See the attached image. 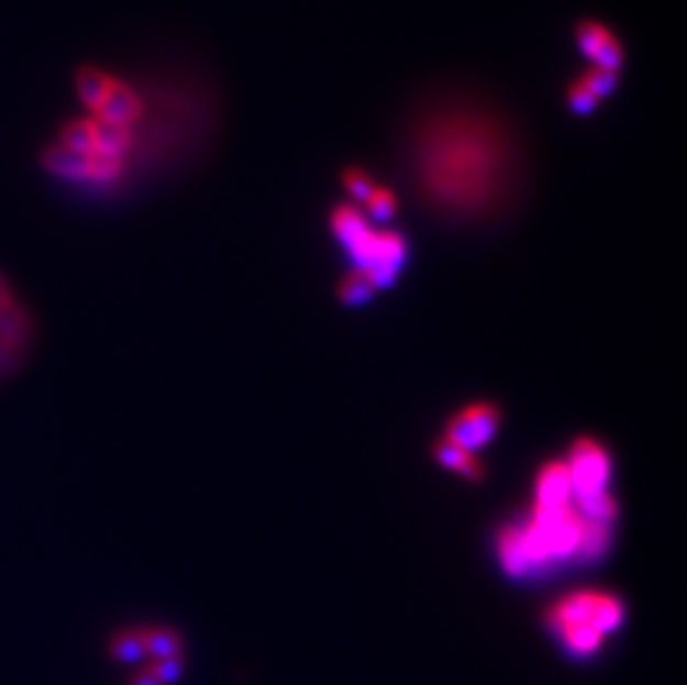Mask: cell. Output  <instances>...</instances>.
I'll list each match as a JSON object with an SVG mask.
<instances>
[{
    "label": "cell",
    "mask_w": 687,
    "mask_h": 685,
    "mask_svg": "<svg viewBox=\"0 0 687 685\" xmlns=\"http://www.w3.org/2000/svg\"><path fill=\"white\" fill-rule=\"evenodd\" d=\"M403 165L423 206L450 223H485L521 189L525 156L506 114L472 96H441L410 121Z\"/></svg>",
    "instance_id": "1"
},
{
    "label": "cell",
    "mask_w": 687,
    "mask_h": 685,
    "mask_svg": "<svg viewBox=\"0 0 687 685\" xmlns=\"http://www.w3.org/2000/svg\"><path fill=\"white\" fill-rule=\"evenodd\" d=\"M143 125L119 128L89 114L71 119L47 147L45 167L67 183L112 189L123 183L138 154Z\"/></svg>",
    "instance_id": "2"
},
{
    "label": "cell",
    "mask_w": 687,
    "mask_h": 685,
    "mask_svg": "<svg viewBox=\"0 0 687 685\" xmlns=\"http://www.w3.org/2000/svg\"><path fill=\"white\" fill-rule=\"evenodd\" d=\"M623 619L625 606L621 597L603 590L569 593L545 617L561 645L578 659L597 654L606 639L621 628Z\"/></svg>",
    "instance_id": "3"
},
{
    "label": "cell",
    "mask_w": 687,
    "mask_h": 685,
    "mask_svg": "<svg viewBox=\"0 0 687 685\" xmlns=\"http://www.w3.org/2000/svg\"><path fill=\"white\" fill-rule=\"evenodd\" d=\"M332 232L378 289L395 283L408 261V241L395 230H378L354 203L339 206L332 214Z\"/></svg>",
    "instance_id": "4"
},
{
    "label": "cell",
    "mask_w": 687,
    "mask_h": 685,
    "mask_svg": "<svg viewBox=\"0 0 687 685\" xmlns=\"http://www.w3.org/2000/svg\"><path fill=\"white\" fill-rule=\"evenodd\" d=\"M76 93L85 114L119 128L147 123V101L141 89L103 67L85 65L76 74Z\"/></svg>",
    "instance_id": "5"
},
{
    "label": "cell",
    "mask_w": 687,
    "mask_h": 685,
    "mask_svg": "<svg viewBox=\"0 0 687 685\" xmlns=\"http://www.w3.org/2000/svg\"><path fill=\"white\" fill-rule=\"evenodd\" d=\"M565 467L576 504H590L610 493L612 456L599 441L590 437L578 439L565 458Z\"/></svg>",
    "instance_id": "6"
},
{
    "label": "cell",
    "mask_w": 687,
    "mask_h": 685,
    "mask_svg": "<svg viewBox=\"0 0 687 685\" xmlns=\"http://www.w3.org/2000/svg\"><path fill=\"white\" fill-rule=\"evenodd\" d=\"M501 426V410L495 404L478 401L458 410L445 426V439L476 454L495 439Z\"/></svg>",
    "instance_id": "7"
},
{
    "label": "cell",
    "mask_w": 687,
    "mask_h": 685,
    "mask_svg": "<svg viewBox=\"0 0 687 685\" xmlns=\"http://www.w3.org/2000/svg\"><path fill=\"white\" fill-rule=\"evenodd\" d=\"M619 71L603 69V67H590L585 69L567 89V101L569 108L576 114H590L595 112L606 96L612 93L617 85Z\"/></svg>",
    "instance_id": "8"
},
{
    "label": "cell",
    "mask_w": 687,
    "mask_h": 685,
    "mask_svg": "<svg viewBox=\"0 0 687 685\" xmlns=\"http://www.w3.org/2000/svg\"><path fill=\"white\" fill-rule=\"evenodd\" d=\"M576 41L583 56L595 67L619 71L623 63V47L612 30L601 23H583L576 32Z\"/></svg>",
    "instance_id": "9"
},
{
    "label": "cell",
    "mask_w": 687,
    "mask_h": 685,
    "mask_svg": "<svg viewBox=\"0 0 687 685\" xmlns=\"http://www.w3.org/2000/svg\"><path fill=\"white\" fill-rule=\"evenodd\" d=\"M572 499V483L565 461L547 463L534 483V506H558Z\"/></svg>",
    "instance_id": "10"
},
{
    "label": "cell",
    "mask_w": 687,
    "mask_h": 685,
    "mask_svg": "<svg viewBox=\"0 0 687 685\" xmlns=\"http://www.w3.org/2000/svg\"><path fill=\"white\" fill-rule=\"evenodd\" d=\"M434 458L445 467V469H452L469 480H480L485 469L480 465V461L476 458V454L463 450L461 445L452 443L450 439L441 437L439 443L434 445Z\"/></svg>",
    "instance_id": "11"
},
{
    "label": "cell",
    "mask_w": 687,
    "mask_h": 685,
    "mask_svg": "<svg viewBox=\"0 0 687 685\" xmlns=\"http://www.w3.org/2000/svg\"><path fill=\"white\" fill-rule=\"evenodd\" d=\"M378 291V287L374 285V280L361 272V269H350L345 274V278L339 285V297L345 306H363L365 301H369L374 294Z\"/></svg>",
    "instance_id": "12"
},
{
    "label": "cell",
    "mask_w": 687,
    "mask_h": 685,
    "mask_svg": "<svg viewBox=\"0 0 687 685\" xmlns=\"http://www.w3.org/2000/svg\"><path fill=\"white\" fill-rule=\"evenodd\" d=\"M112 654L123 661V663H132V661H138L143 656V650H141V639H138V630L134 632H119L110 645Z\"/></svg>",
    "instance_id": "13"
},
{
    "label": "cell",
    "mask_w": 687,
    "mask_h": 685,
    "mask_svg": "<svg viewBox=\"0 0 687 685\" xmlns=\"http://www.w3.org/2000/svg\"><path fill=\"white\" fill-rule=\"evenodd\" d=\"M8 291H10L8 283H5L3 276H0V312H5L8 306H10V294Z\"/></svg>",
    "instance_id": "14"
}]
</instances>
